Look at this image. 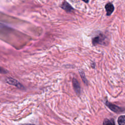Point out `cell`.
Masks as SVG:
<instances>
[{
    "instance_id": "6da1fadb",
    "label": "cell",
    "mask_w": 125,
    "mask_h": 125,
    "mask_svg": "<svg viewBox=\"0 0 125 125\" xmlns=\"http://www.w3.org/2000/svg\"><path fill=\"white\" fill-rule=\"evenodd\" d=\"M105 39V37L104 35L102 34H99L97 36L93 38L92 43L94 45L99 44H102L104 43Z\"/></svg>"
},
{
    "instance_id": "7a4b0ae2",
    "label": "cell",
    "mask_w": 125,
    "mask_h": 125,
    "mask_svg": "<svg viewBox=\"0 0 125 125\" xmlns=\"http://www.w3.org/2000/svg\"><path fill=\"white\" fill-rule=\"evenodd\" d=\"M105 9L106 12V15L110 16L114 10V7L112 3L108 2L105 5Z\"/></svg>"
},
{
    "instance_id": "3957f363",
    "label": "cell",
    "mask_w": 125,
    "mask_h": 125,
    "mask_svg": "<svg viewBox=\"0 0 125 125\" xmlns=\"http://www.w3.org/2000/svg\"><path fill=\"white\" fill-rule=\"evenodd\" d=\"M61 7L66 12H70L74 10L73 8L67 2L64 1L61 5Z\"/></svg>"
},
{
    "instance_id": "277c9868",
    "label": "cell",
    "mask_w": 125,
    "mask_h": 125,
    "mask_svg": "<svg viewBox=\"0 0 125 125\" xmlns=\"http://www.w3.org/2000/svg\"><path fill=\"white\" fill-rule=\"evenodd\" d=\"M73 84L74 88V90L76 91V92L77 93V94H79L80 92V87L79 83L76 79H73Z\"/></svg>"
},
{
    "instance_id": "5b68a950",
    "label": "cell",
    "mask_w": 125,
    "mask_h": 125,
    "mask_svg": "<svg viewBox=\"0 0 125 125\" xmlns=\"http://www.w3.org/2000/svg\"><path fill=\"white\" fill-rule=\"evenodd\" d=\"M103 125H115L114 122L112 119H106L103 122Z\"/></svg>"
},
{
    "instance_id": "8992f818",
    "label": "cell",
    "mask_w": 125,
    "mask_h": 125,
    "mask_svg": "<svg viewBox=\"0 0 125 125\" xmlns=\"http://www.w3.org/2000/svg\"><path fill=\"white\" fill-rule=\"evenodd\" d=\"M118 123L119 125H125V116H121L119 117Z\"/></svg>"
},
{
    "instance_id": "52a82bcc",
    "label": "cell",
    "mask_w": 125,
    "mask_h": 125,
    "mask_svg": "<svg viewBox=\"0 0 125 125\" xmlns=\"http://www.w3.org/2000/svg\"><path fill=\"white\" fill-rule=\"evenodd\" d=\"M84 2H86V3H88L89 1V0H82Z\"/></svg>"
},
{
    "instance_id": "ba28073f",
    "label": "cell",
    "mask_w": 125,
    "mask_h": 125,
    "mask_svg": "<svg viewBox=\"0 0 125 125\" xmlns=\"http://www.w3.org/2000/svg\"><path fill=\"white\" fill-rule=\"evenodd\" d=\"M33 125V124H23V125Z\"/></svg>"
}]
</instances>
